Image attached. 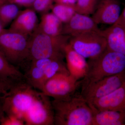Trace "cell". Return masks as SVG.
Instances as JSON below:
<instances>
[{"mask_svg": "<svg viewBox=\"0 0 125 125\" xmlns=\"http://www.w3.org/2000/svg\"><path fill=\"white\" fill-rule=\"evenodd\" d=\"M54 125H92L93 111L80 94L52 101Z\"/></svg>", "mask_w": 125, "mask_h": 125, "instance_id": "1", "label": "cell"}, {"mask_svg": "<svg viewBox=\"0 0 125 125\" xmlns=\"http://www.w3.org/2000/svg\"><path fill=\"white\" fill-rule=\"evenodd\" d=\"M87 73L82 80L81 91L107 76L125 71V55L106 48L99 55L89 59Z\"/></svg>", "mask_w": 125, "mask_h": 125, "instance_id": "2", "label": "cell"}, {"mask_svg": "<svg viewBox=\"0 0 125 125\" xmlns=\"http://www.w3.org/2000/svg\"><path fill=\"white\" fill-rule=\"evenodd\" d=\"M70 37L64 34L50 36L37 29L29 38L31 62L42 58L64 60L65 48Z\"/></svg>", "mask_w": 125, "mask_h": 125, "instance_id": "3", "label": "cell"}, {"mask_svg": "<svg viewBox=\"0 0 125 125\" xmlns=\"http://www.w3.org/2000/svg\"><path fill=\"white\" fill-rule=\"evenodd\" d=\"M29 38L9 29L0 34V51L11 64L24 71L31 62Z\"/></svg>", "mask_w": 125, "mask_h": 125, "instance_id": "4", "label": "cell"}, {"mask_svg": "<svg viewBox=\"0 0 125 125\" xmlns=\"http://www.w3.org/2000/svg\"><path fill=\"white\" fill-rule=\"evenodd\" d=\"M39 92L25 82L16 84L7 93L1 95L5 114L15 116L24 120L25 114Z\"/></svg>", "mask_w": 125, "mask_h": 125, "instance_id": "5", "label": "cell"}, {"mask_svg": "<svg viewBox=\"0 0 125 125\" xmlns=\"http://www.w3.org/2000/svg\"><path fill=\"white\" fill-rule=\"evenodd\" d=\"M69 43L75 51L88 59L99 55L107 48L106 41L101 30L71 37Z\"/></svg>", "mask_w": 125, "mask_h": 125, "instance_id": "6", "label": "cell"}, {"mask_svg": "<svg viewBox=\"0 0 125 125\" xmlns=\"http://www.w3.org/2000/svg\"><path fill=\"white\" fill-rule=\"evenodd\" d=\"M82 83L69 73H61L47 81L41 92L54 99H64L75 94Z\"/></svg>", "mask_w": 125, "mask_h": 125, "instance_id": "7", "label": "cell"}, {"mask_svg": "<svg viewBox=\"0 0 125 125\" xmlns=\"http://www.w3.org/2000/svg\"><path fill=\"white\" fill-rule=\"evenodd\" d=\"M25 125H54V113L49 97L39 92L24 117Z\"/></svg>", "mask_w": 125, "mask_h": 125, "instance_id": "8", "label": "cell"}, {"mask_svg": "<svg viewBox=\"0 0 125 125\" xmlns=\"http://www.w3.org/2000/svg\"><path fill=\"white\" fill-rule=\"evenodd\" d=\"M125 83V71L104 78L89 85L81 91L80 94L88 104L108 95Z\"/></svg>", "mask_w": 125, "mask_h": 125, "instance_id": "9", "label": "cell"}, {"mask_svg": "<svg viewBox=\"0 0 125 125\" xmlns=\"http://www.w3.org/2000/svg\"><path fill=\"white\" fill-rule=\"evenodd\" d=\"M120 0H100L92 18L96 23L112 25L121 14Z\"/></svg>", "mask_w": 125, "mask_h": 125, "instance_id": "10", "label": "cell"}, {"mask_svg": "<svg viewBox=\"0 0 125 125\" xmlns=\"http://www.w3.org/2000/svg\"><path fill=\"white\" fill-rule=\"evenodd\" d=\"M100 30L92 17L76 13L69 22L63 24L62 34L72 37L86 32Z\"/></svg>", "mask_w": 125, "mask_h": 125, "instance_id": "11", "label": "cell"}, {"mask_svg": "<svg viewBox=\"0 0 125 125\" xmlns=\"http://www.w3.org/2000/svg\"><path fill=\"white\" fill-rule=\"evenodd\" d=\"M39 23L36 11L32 8H27L21 10L8 29L29 37L37 29Z\"/></svg>", "mask_w": 125, "mask_h": 125, "instance_id": "12", "label": "cell"}, {"mask_svg": "<svg viewBox=\"0 0 125 125\" xmlns=\"http://www.w3.org/2000/svg\"><path fill=\"white\" fill-rule=\"evenodd\" d=\"M89 105L98 110L125 112V83L114 92Z\"/></svg>", "mask_w": 125, "mask_h": 125, "instance_id": "13", "label": "cell"}, {"mask_svg": "<svg viewBox=\"0 0 125 125\" xmlns=\"http://www.w3.org/2000/svg\"><path fill=\"white\" fill-rule=\"evenodd\" d=\"M65 58L70 74L78 80L85 77L88 68L86 58L75 51L69 42L65 48Z\"/></svg>", "mask_w": 125, "mask_h": 125, "instance_id": "14", "label": "cell"}, {"mask_svg": "<svg viewBox=\"0 0 125 125\" xmlns=\"http://www.w3.org/2000/svg\"><path fill=\"white\" fill-rule=\"evenodd\" d=\"M101 33L106 41L107 48L125 55V28L114 24Z\"/></svg>", "mask_w": 125, "mask_h": 125, "instance_id": "15", "label": "cell"}, {"mask_svg": "<svg viewBox=\"0 0 125 125\" xmlns=\"http://www.w3.org/2000/svg\"><path fill=\"white\" fill-rule=\"evenodd\" d=\"M91 108L93 113L92 125H125V112Z\"/></svg>", "mask_w": 125, "mask_h": 125, "instance_id": "16", "label": "cell"}, {"mask_svg": "<svg viewBox=\"0 0 125 125\" xmlns=\"http://www.w3.org/2000/svg\"><path fill=\"white\" fill-rule=\"evenodd\" d=\"M0 79L15 84L25 82L23 73L9 62L0 51Z\"/></svg>", "mask_w": 125, "mask_h": 125, "instance_id": "17", "label": "cell"}, {"mask_svg": "<svg viewBox=\"0 0 125 125\" xmlns=\"http://www.w3.org/2000/svg\"><path fill=\"white\" fill-rule=\"evenodd\" d=\"M37 29L43 33L50 36L62 34L63 23L53 13L47 12L42 14Z\"/></svg>", "mask_w": 125, "mask_h": 125, "instance_id": "18", "label": "cell"}, {"mask_svg": "<svg viewBox=\"0 0 125 125\" xmlns=\"http://www.w3.org/2000/svg\"><path fill=\"white\" fill-rule=\"evenodd\" d=\"M20 7L9 0L0 5V23L3 28L11 24L15 19L21 10Z\"/></svg>", "mask_w": 125, "mask_h": 125, "instance_id": "19", "label": "cell"}, {"mask_svg": "<svg viewBox=\"0 0 125 125\" xmlns=\"http://www.w3.org/2000/svg\"><path fill=\"white\" fill-rule=\"evenodd\" d=\"M51 10L64 24L69 22L76 13L75 6L59 3H55Z\"/></svg>", "mask_w": 125, "mask_h": 125, "instance_id": "20", "label": "cell"}, {"mask_svg": "<svg viewBox=\"0 0 125 125\" xmlns=\"http://www.w3.org/2000/svg\"><path fill=\"white\" fill-rule=\"evenodd\" d=\"M100 0H76L75 8L78 13L90 15L96 10Z\"/></svg>", "mask_w": 125, "mask_h": 125, "instance_id": "21", "label": "cell"}, {"mask_svg": "<svg viewBox=\"0 0 125 125\" xmlns=\"http://www.w3.org/2000/svg\"><path fill=\"white\" fill-rule=\"evenodd\" d=\"M55 0H35L31 8L36 12L43 14L51 10Z\"/></svg>", "mask_w": 125, "mask_h": 125, "instance_id": "22", "label": "cell"}, {"mask_svg": "<svg viewBox=\"0 0 125 125\" xmlns=\"http://www.w3.org/2000/svg\"><path fill=\"white\" fill-rule=\"evenodd\" d=\"M1 125H25L22 119L12 115L4 114L1 119Z\"/></svg>", "mask_w": 125, "mask_h": 125, "instance_id": "23", "label": "cell"}, {"mask_svg": "<svg viewBox=\"0 0 125 125\" xmlns=\"http://www.w3.org/2000/svg\"><path fill=\"white\" fill-rule=\"evenodd\" d=\"M15 84H16L0 79V95H4L7 93Z\"/></svg>", "mask_w": 125, "mask_h": 125, "instance_id": "24", "label": "cell"}, {"mask_svg": "<svg viewBox=\"0 0 125 125\" xmlns=\"http://www.w3.org/2000/svg\"><path fill=\"white\" fill-rule=\"evenodd\" d=\"M9 1L14 2L19 6L27 8H31L35 0H9Z\"/></svg>", "mask_w": 125, "mask_h": 125, "instance_id": "25", "label": "cell"}, {"mask_svg": "<svg viewBox=\"0 0 125 125\" xmlns=\"http://www.w3.org/2000/svg\"><path fill=\"white\" fill-rule=\"evenodd\" d=\"M114 24L125 28V4L122 12L121 13L118 19Z\"/></svg>", "mask_w": 125, "mask_h": 125, "instance_id": "26", "label": "cell"}, {"mask_svg": "<svg viewBox=\"0 0 125 125\" xmlns=\"http://www.w3.org/2000/svg\"><path fill=\"white\" fill-rule=\"evenodd\" d=\"M76 2V0H55V3L64 4L69 5L75 6Z\"/></svg>", "mask_w": 125, "mask_h": 125, "instance_id": "27", "label": "cell"}, {"mask_svg": "<svg viewBox=\"0 0 125 125\" xmlns=\"http://www.w3.org/2000/svg\"><path fill=\"white\" fill-rule=\"evenodd\" d=\"M4 114V112L3 110L2 98L1 97V95H0V122L1 119Z\"/></svg>", "mask_w": 125, "mask_h": 125, "instance_id": "28", "label": "cell"}, {"mask_svg": "<svg viewBox=\"0 0 125 125\" xmlns=\"http://www.w3.org/2000/svg\"><path fill=\"white\" fill-rule=\"evenodd\" d=\"M7 0H0V5L3 2H4ZM5 29H4L2 28L1 25L0 23V34L3 32V31H4V30Z\"/></svg>", "mask_w": 125, "mask_h": 125, "instance_id": "29", "label": "cell"}]
</instances>
